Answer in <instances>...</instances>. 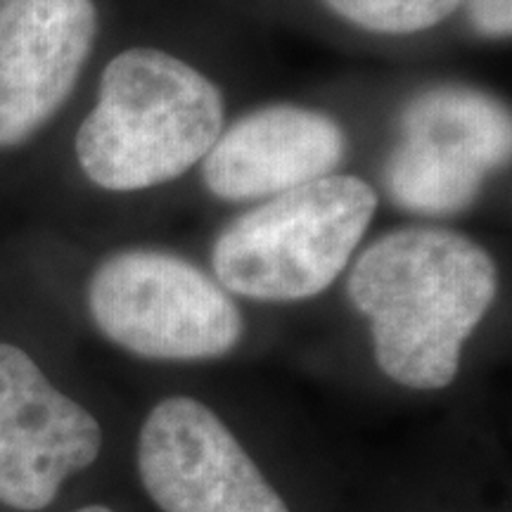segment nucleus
Returning <instances> with one entry per match:
<instances>
[{"instance_id": "1", "label": "nucleus", "mask_w": 512, "mask_h": 512, "mask_svg": "<svg viewBox=\"0 0 512 512\" xmlns=\"http://www.w3.org/2000/svg\"><path fill=\"white\" fill-rule=\"evenodd\" d=\"M347 292L368 318L382 373L430 392L456 380L465 342L498 294V268L467 235L411 226L358 256Z\"/></svg>"}, {"instance_id": "2", "label": "nucleus", "mask_w": 512, "mask_h": 512, "mask_svg": "<svg viewBox=\"0 0 512 512\" xmlns=\"http://www.w3.org/2000/svg\"><path fill=\"white\" fill-rule=\"evenodd\" d=\"M221 128L216 83L164 50L131 48L107 64L98 105L76 133V157L100 188L145 190L200 164Z\"/></svg>"}, {"instance_id": "3", "label": "nucleus", "mask_w": 512, "mask_h": 512, "mask_svg": "<svg viewBox=\"0 0 512 512\" xmlns=\"http://www.w3.org/2000/svg\"><path fill=\"white\" fill-rule=\"evenodd\" d=\"M377 209L373 185L325 176L228 223L211 249L223 290L259 302H302L347 268Z\"/></svg>"}, {"instance_id": "4", "label": "nucleus", "mask_w": 512, "mask_h": 512, "mask_svg": "<svg viewBox=\"0 0 512 512\" xmlns=\"http://www.w3.org/2000/svg\"><path fill=\"white\" fill-rule=\"evenodd\" d=\"M88 309L114 344L159 361L223 356L242 337L228 292L190 261L155 249L102 261L88 285Z\"/></svg>"}, {"instance_id": "5", "label": "nucleus", "mask_w": 512, "mask_h": 512, "mask_svg": "<svg viewBox=\"0 0 512 512\" xmlns=\"http://www.w3.org/2000/svg\"><path fill=\"white\" fill-rule=\"evenodd\" d=\"M510 152V112L501 102L465 86L430 88L403 107L384 183L403 209L456 214L477 200L491 171L508 166Z\"/></svg>"}, {"instance_id": "6", "label": "nucleus", "mask_w": 512, "mask_h": 512, "mask_svg": "<svg viewBox=\"0 0 512 512\" xmlns=\"http://www.w3.org/2000/svg\"><path fill=\"white\" fill-rule=\"evenodd\" d=\"M138 470L162 512H290L219 415L190 396L147 415Z\"/></svg>"}, {"instance_id": "7", "label": "nucleus", "mask_w": 512, "mask_h": 512, "mask_svg": "<svg viewBox=\"0 0 512 512\" xmlns=\"http://www.w3.org/2000/svg\"><path fill=\"white\" fill-rule=\"evenodd\" d=\"M100 448L98 420L55 389L27 351L0 344V503L46 508Z\"/></svg>"}, {"instance_id": "8", "label": "nucleus", "mask_w": 512, "mask_h": 512, "mask_svg": "<svg viewBox=\"0 0 512 512\" xmlns=\"http://www.w3.org/2000/svg\"><path fill=\"white\" fill-rule=\"evenodd\" d=\"M98 34L93 0H0V147H15L72 95Z\"/></svg>"}, {"instance_id": "9", "label": "nucleus", "mask_w": 512, "mask_h": 512, "mask_svg": "<svg viewBox=\"0 0 512 512\" xmlns=\"http://www.w3.org/2000/svg\"><path fill=\"white\" fill-rule=\"evenodd\" d=\"M347 138L328 114L273 105L235 121L202 164L207 188L230 202L261 200L332 174Z\"/></svg>"}, {"instance_id": "10", "label": "nucleus", "mask_w": 512, "mask_h": 512, "mask_svg": "<svg viewBox=\"0 0 512 512\" xmlns=\"http://www.w3.org/2000/svg\"><path fill=\"white\" fill-rule=\"evenodd\" d=\"M335 15L375 34H415L437 27L463 0H323Z\"/></svg>"}, {"instance_id": "11", "label": "nucleus", "mask_w": 512, "mask_h": 512, "mask_svg": "<svg viewBox=\"0 0 512 512\" xmlns=\"http://www.w3.org/2000/svg\"><path fill=\"white\" fill-rule=\"evenodd\" d=\"M472 24L482 36L505 38L512 31V0H467Z\"/></svg>"}, {"instance_id": "12", "label": "nucleus", "mask_w": 512, "mask_h": 512, "mask_svg": "<svg viewBox=\"0 0 512 512\" xmlns=\"http://www.w3.org/2000/svg\"><path fill=\"white\" fill-rule=\"evenodd\" d=\"M76 512H114V510L105 508V505H88V508H81V510H76Z\"/></svg>"}]
</instances>
